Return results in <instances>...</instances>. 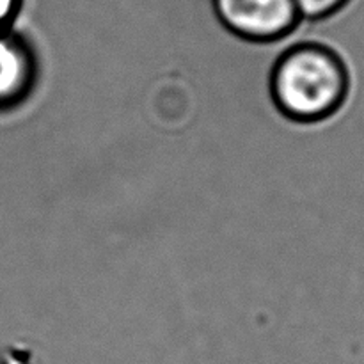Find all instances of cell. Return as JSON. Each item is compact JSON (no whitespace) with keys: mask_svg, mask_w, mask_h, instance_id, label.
<instances>
[{"mask_svg":"<svg viewBox=\"0 0 364 364\" xmlns=\"http://www.w3.org/2000/svg\"><path fill=\"white\" fill-rule=\"evenodd\" d=\"M302 21H326L347 9L352 0H294Z\"/></svg>","mask_w":364,"mask_h":364,"instance_id":"cell-4","label":"cell"},{"mask_svg":"<svg viewBox=\"0 0 364 364\" xmlns=\"http://www.w3.org/2000/svg\"><path fill=\"white\" fill-rule=\"evenodd\" d=\"M212 9L231 36L255 45L281 41L302 23L294 0H212Z\"/></svg>","mask_w":364,"mask_h":364,"instance_id":"cell-2","label":"cell"},{"mask_svg":"<svg viewBox=\"0 0 364 364\" xmlns=\"http://www.w3.org/2000/svg\"><path fill=\"white\" fill-rule=\"evenodd\" d=\"M269 92L277 112L291 123H326L350 98V66L327 43H295L274 60Z\"/></svg>","mask_w":364,"mask_h":364,"instance_id":"cell-1","label":"cell"},{"mask_svg":"<svg viewBox=\"0 0 364 364\" xmlns=\"http://www.w3.org/2000/svg\"><path fill=\"white\" fill-rule=\"evenodd\" d=\"M23 6L25 0H0V28L14 27Z\"/></svg>","mask_w":364,"mask_h":364,"instance_id":"cell-5","label":"cell"},{"mask_svg":"<svg viewBox=\"0 0 364 364\" xmlns=\"http://www.w3.org/2000/svg\"><path fill=\"white\" fill-rule=\"evenodd\" d=\"M38 77L39 60L31 39L14 27L0 28V114L23 105Z\"/></svg>","mask_w":364,"mask_h":364,"instance_id":"cell-3","label":"cell"}]
</instances>
